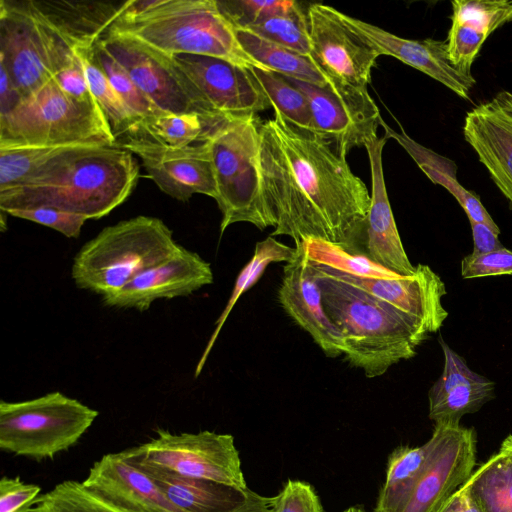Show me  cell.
Wrapping results in <instances>:
<instances>
[{
  "instance_id": "cell-1",
  "label": "cell",
  "mask_w": 512,
  "mask_h": 512,
  "mask_svg": "<svg viewBox=\"0 0 512 512\" xmlns=\"http://www.w3.org/2000/svg\"><path fill=\"white\" fill-rule=\"evenodd\" d=\"M261 190L270 236L314 238L361 253L371 195L346 157L274 111L260 122Z\"/></svg>"
},
{
  "instance_id": "cell-2",
  "label": "cell",
  "mask_w": 512,
  "mask_h": 512,
  "mask_svg": "<svg viewBox=\"0 0 512 512\" xmlns=\"http://www.w3.org/2000/svg\"><path fill=\"white\" fill-rule=\"evenodd\" d=\"M133 153L114 146H75L13 186L0 189V210L49 207L100 219L121 205L139 178Z\"/></svg>"
},
{
  "instance_id": "cell-3",
  "label": "cell",
  "mask_w": 512,
  "mask_h": 512,
  "mask_svg": "<svg viewBox=\"0 0 512 512\" xmlns=\"http://www.w3.org/2000/svg\"><path fill=\"white\" fill-rule=\"evenodd\" d=\"M314 266V265H313ZM324 309L343 337L345 361L367 378L413 358L432 330L344 278L314 266Z\"/></svg>"
},
{
  "instance_id": "cell-4",
  "label": "cell",
  "mask_w": 512,
  "mask_h": 512,
  "mask_svg": "<svg viewBox=\"0 0 512 512\" xmlns=\"http://www.w3.org/2000/svg\"><path fill=\"white\" fill-rule=\"evenodd\" d=\"M108 30L129 35L169 56H210L248 70L270 71L243 50L216 0H157L146 12L117 20Z\"/></svg>"
},
{
  "instance_id": "cell-5",
  "label": "cell",
  "mask_w": 512,
  "mask_h": 512,
  "mask_svg": "<svg viewBox=\"0 0 512 512\" xmlns=\"http://www.w3.org/2000/svg\"><path fill=\"white\" fill-rule=\"evenodd\" d=\"M180 247L161 219L136 216L105 227L85 243L74 257L72 279L77 287L105 297Z\"/></svg>"
},
{
  "instance_id": "cell-6",
  "label": "cell",
  "mask_w": 512,
  "mask_h": 512,
  "mask_svg": "<svg viewBox=\"0 0 512 512\" xmlns=\"http://www.w3.org/2000/svg\"><path fill=\"white\" fill-rule=\"evenodd\" d=\"M116 144L97 101L74 99L53 79L0 114V148Z\"/></svg>"
},
{
  "instance_id": "cell-7",
  "label": "cell",
  "mask_w": 512,
  "mask_h": 512,
  "mask_svg": "<svg viewBox=\"0 0 512 512\" xmlns=\"http://www.w3.org/2000/svg\"><path fill=\"white\" fill-rule=\"evenodd\" d=\"M260 120L257 116L222 118L210 125L202 140L211 151L217 184L216 202L222 213L220 235L231 224L269 226L259 167Z\"/></svg>"
},
{
  "instance_id": "cell-8",
  "label": "cell",
  "mask_w": 512,
  "mask_h": 512,
  "mask_svg": "<svg viewBox=\"0 0 512 512\" xmlns=\"http://www.w3.org/2000/svg\"><path fill=\"white\" fill-rule=\"evenodd\" d=\"M98 411L54 391L18 402H0V448L35 460L75 445L91 427Z\"/></svg>"
},
{
  "instance_id": "cell-9",
  "label": "cell",
  "mask_w": 512,
  "mask_h": 512,
  "mask_svg": "<svg viewBox=\"0 0 512 512\" xmlns=\"http://www.w3.org/2000/svg\"><path fill=\"white\" fill-rule=\"evenodd\" d=\"M75 59V48L33 12L28 0H0V64L22 98Z\"/></svg>"
},
{
  "instance_id": "cell-10",
  "label": "cell",
  "mask_w": 512,
  "mask_h": 512,
  "mask_svg": "<svg viewBox=\"0 0 512 512\" xmlns=\"http://www.w3.org/2000/svg\"><path fill=\"white\" fill-rule=\"evenodd\" d=\"M137 460L171 472L247 488L239 452L230 434L212 431L174 434L158 429L156 437L128 449Z\"/></svg>"
},
{
  "instance_id": "cell-11",
  "label": "cell",
  "mask_w": 512,
  "mask_h": 512,
  "mask_svg": "<svg viewBox=\"0 0 512 512\" xmlns=\"http://www.w3.org/2000/svg\"><path fill=\"white\" fill-rule=\"evenodd\" d=\"M307 18L311 41L309 58L326 77L329 87L336 92L368 91L371 72L380 53L331 6L310 4Z\"/></svg>"
},
{
  "instance_id": "cell-12",
  "label": "cell",
  "mask_w": 512,
  "mask_h": 512,
  "mask_svg": "<svg viewBox=\"0 0 512 512\" xmlns=\"http://www.w3.org/2000/svg\"><path fill=\"white\" fill-rule=\"evenodd\" d=\"M98 42L161 111L197 113L208 125L212 124L194 87L172 56L129 35L111 30H107Z\"/></svg>"
},
{
  "instance_id": "cell-13",
  "label": "cell",
  "mask_w": 512,
  "mask_h": 512,
  "mask_svg": "<svg viewBox=\"0 0 512 512\" xmlns=\"http://www.w3.org/2000/svg\"><path fill=\"white\" fill-rule=\"evenodd\" d=\"M432 449L407 497L396 512H436L471 476L476 465L474 428L437 422Z\"/></svg>"
},
{
  "instance_id": "cell-14",
  "label": "cell",
  "mask_w": 512,
  "mask_h": 512,
  "mask_svg": "<svg viewBox=\"0 0 512 512\" xmlns=\"http://www.w3.org/2000/svg\"><path fill=\"white\" fill-rule=\"evenodd\" d=\"M172 57L194 87L211 123L227 117L257 116L272 107L248 69L210 56Z\"/></svg>"
},
{
  "instance_id": "cell-15",
  "label": "cell",
  "mask_w": 512,
  "mask_h": 512,
  "mask_svg": "<svg viewBox=\"0 0 512 512\" xmlns=\"http://www.w3.org/2000/svg\"><path fill=\"white\" fill-rule=\"evenodd\" d=\"M117 144L136 154L148 176L165 194L187 202L194 194L217 199L210 147L205 140L181 148L163 146L142 136L125 135Z\"/></svg>"
},
{
  "instance_id": "cell-16",
  "label": "cell",
  "mask_w": 512,
  "mask_h": 512,
  "mask_svg": "<svg viewBox=\"0 0 512 512\" xmlns=\"http://www.w3.org/2000/svg\"><path fill=\"white\" fill-rule=\"evenodd\" d=\"M308 99L318 136L329 141L336 152L346 157L354 147L364 146L378 137L381 115L368 91H333L285 77Z\"/></svg>"
},
{
  "instance_id": "cell-17",
  "label": "cell",
  "mask_w": 512,
  "mask_h": 512,
  "mask_svg": "<svg viewBox=\"0 0 512 512\" xmlns=\"http://www.w3.org/2000/svg\"><path fill=\"white\" fill-rule=\"evenodd\" d=\"M213 280L210 263L181 246L173 256L141 272L122 289L102 299L107 306L145 311L158 299L190 295Z\"/></svg>"
},
{
  "instance_id": "cell-18",
  "label": "cell",
  "mask_w": 512,
  "mask_h": 512,
  "mask_svg": "<svg viewBox=\"0 0 512 512\" xmlns=\"http://www.w3.org/2000/svg\"><path fill=\"white\" fill-rule=\"evenodd\" d=\"M463 135L512 208V93L501 90L467 112Z\"/></svg>"
},
{
  "instance_id": "cell-19",
  "label": "cell",
  "mask_w": 512,
  "mask_h": 512,
  "mask_svg": "<svg viewBox=\"0 0 512 512\" xmlns=\"http://www.w3.org/2000/svg\"><path fill=\"white\" fill-rule=\"evenodd\" d=\"M296 247V257L284 265L278 301L327 357L341 356L344 351L343 337L324 309L315 268L302 247Z\"/></svg>"
},
{
  "instance_id": "cell-20",
  "label": "cell",
  "mask_w": 512,
  "mask_h": 512,
  "mask_svg": "<svg viewBox=\"0 0 512 512\" xmlns=\"http://www.w3.org/2000/svg\"><path fill=\"white\" fill-rule=\"evenodd\" d=\"M127 456L140 467L183 512H270L271 497L262 496L248 487L183 476Z\"/></svg>"
},
{
  "instance_id": "cell-21",
  "label": "cell",
  "mask_w": 512,
  "mask_h": 512,
  "mask_svg": "<svg viewBox=\"0 0 512 512\" xmlns=\"http://www.w3.org/2000/svg\"><path fill=\"white\" fill-rule=\"evenodd\" d=\"M341 17L381 56H392L442 83L459 97L469 99L470 90L476 81L472 75L463 74L453 66L448 56L446 41L431 38L406 39L342 12Z\"/></svg>"
},
{
  "instance_id": "cell-22",
  "label": "cell",
  "mask_w": 512,
  "mask_h": 512,
  "mask_svg": "<svg viewBox=\"0 0 512 512\" xmlns=\"http://www.w3.org/2000/svg\"><path fill=\"white\" fill-rule=\"evenodd\" d=\"M387 139L384 135L364 144L370 164L372 194L361 254L394 273L409 276L415 273L416 266L403 247L384 179L382 154Z\"/></svg>"
},
{
  "instance_id": "cell-23",
  "label": "cell",
  "mask_w": 512,
  "mask_h": 512,
  "mask_svg": "<svg viewBox=\"0 0 512 512\" xmlns=\"http://www.w3.org/2000/svg\"><path fill=\"white\" fill-rule=\"evenodd\" d=\"M82 483L130 512H183L125 451L102 456Z\"/></svg>"
},
{
  "instance_id": "cell-24",
  "label": "cell",
  "mask_w": 512,
  "mask_h": 512,
  "mask_svg": "<svg viewBox=\"0 0 512 512\" xmlns=\"http://www.w3.org/2000/svg\"><path fill=\"white\" fill-rule=\"evenodd\" d=\"M338 276L403 313L422 321L433 333L442 327L448 317V312L442 304V298L447 293L446 286L441 277L428 265H416L415 273L409 276L399 275L385 279Z\"/></svg>"
},
{
  "instance_id": "cell-25",
  "label": "cell",
  "mask_w": 512,
  "mask_h": 512,
  "mask_svg": "<svg viewBox=\"0 0 512 512\" xmlns=\"http://www.w3.org/2000/svg\"><path fill=\"white\" fill-rule=\"evenodd\" d=\"M439 343L444 353V368L428 393L429 418L435 423H460L462 416L477 412L495 397V383L471 370L441 336Z\"/></svg>"
},
{
  "instance_id": "cell-26",
  "label": "cell",
  "mask_w": 512,
  "mask_h": 512,
  "mask_svg": "<svg viewBox=\"0 0 512 512\" xmlns=\"http://www.w3.org/2000/svg\"><path fill=\"white\" fill-rule=\"evenodd\" d=\"M446 45L449 59L461 73L471 74L484 42L512 21V0H454Z\"/></svg>"
},
{
  "instance_id": "cell-27",
  "label": "cell",
  "mask_w": 512,
  "mask_h": 512,
  "mask_svg": "<svg viewBox=\"0 0 512 512\" xmlns=\"http://www.w3.org/2000/svg\"><path fill=\"white\" fill-rule=\"evenodd\" d=\"M128 2L28 0L33 12L74 48L93 47Z\"/></svg>"
},
{
  "instance_id": "cell-28",
  "label": "cell",
  "mask_w": 512,
  "mask_h": 512,
  "mask_svg": "<svg viewBox=\"0 0 512 512\" xmlns=\"http://www.w3.org/2000/svg\"><path fill=\"white\" fill-rule=\"evenodd\" d=\"M380 125L384 129L385 136L388 139L396 140L433 183L443 186L454 196L464 209L469 221L485 224L495 233H500L498 225L485 209L479 197L458 182L457 166L452 160L422 146L408 136L401 126V131L397 132L390 128L382 118Z\"/></svg>"
},
{
  "instance_id": "cell-29",
  "label": "cell",
  "mask_w": 512,
  "mask_h": 512,
  "mask_svg": "<svg viewBox=\"0 0 512 512\" xmlns=\"http://www.w3.org/2000/svg\"><path fill=\"white\" fill-rule=\"evenodd\" d=\"M235 34L243 50L267 70L313 85L329 87L328 80L309 57L279 46L247 29H235Z\"/></svg>"
},
{
  "instance_id": "cell-30",
  "label": "cell",
  "mask_w": 512,
  "mask_h": 512,
  "mask_svg": "<svg viewBox=\"0 0 512 512\" xmlns=\"http://www.w3.org/2000/svg\"><path fill=\"white\" fill-rule=\"evenodd\" d=\"M297 252L296 246L291 247L283 244L272 236H268L264 240L256 243L252 258L238 274L231 296L215 323V329L197 364L195 377L201 373L223 325L240 296L257 283L268 265L275 262L288 263L296 257Z\"/></svg>"
},
{
  "instance_id": "cell-31",
  "label": "cell",
  "mask_w": 512,
  "mask_h": 512,
  "mask_svg": "<svg viewBox=\"0 0 512 512\" xmlns=\"http://www.w3.org/2000/svg\"><path fill=\"white\" fill-rule=\"evenodd\" d=\"M482 512H512V457L499 450L462 485Z\"/></svg>"
},
{
  "instance_id": "cell-32",
  "label": "cell",
  "mask_w": 512,
  "mask_h": 512,
  "mask_svg": "<svg viewBox=\"0 0 512 512\" xmlns=\"http://www.w3.org/2000/svg\"><path fill=\"white\" fill-rule=\"evenodd\" d=\"M297 245L302 247L312 265L338 275L360 279H385L399 276L373 262L364 254L348 252L324 240L310 238Z\"/></svg>"
},
{
  "instance_id": "cell-33",
  "label": "cell",
  "mask_w": 512,
  "mask_h": 512,
  "mask_svg": "<svg viewBox=\"0 0 512 512\" xmlns=\"http://www.w3.org/2000/svg\"><path fill=\"white\" fill-rule=\"evenodd\" d=\"M208 127L197 113L163 112L140 119L122 136H142L163 146L181 148L201 141Z\"/></svg>"
},
{
  "instance_id": "cell-34",
  "label": "cell",
  "mask_w": 512,
  "mask_h": 512,
  "mask_svg": "<svg viewBox=\"0 0 512 512\" xmlns=\"http://www.w3.org/2000/svg\"><path fill=\"white\" fill-rule=\"evenodd\" d=\"M268 97L272 108L298 130L317 135L307 97L287 79L273 71L249 70Z\"/></svg>"
},
{
  "instance_id": "cell-35",
  "label": "cell",
  "mask_w": 512,
  "mask_h": 512,
  "mask_svg": "<svg viewBox=\"0 0 512 512\" xmlns=\"http://www.w3.org/2000/svg\"><path fill=\"white\" fill-rule=\"evenodd\" d=\"M93 47L75 48V52L83 65L89 89L102 109L117 140L127 133L139 119L128 108L106 74L96 64Z\"/></svg>"
},
{
  "instance_id": "cell-36",
  "label": "cell",
  "mask_w": 512,
  "mask_h": 512,
  "mask_svg": "<svg viewBox=\"0 0 512 512\" xmlns=\"http://www.w3.org/2000/svg\"><path fill=\"white\" fill-rule=\"evenodd\" d=\"M31 512H130L76 480H65L41 495Z\"/></svg>"
},
{
  "instance_id": "cell-37",
  "label": "cell",
  "mask_w": 512,
  "mask_h": 512,
  "mask_svg": "<svg viewBox=\"0 0 512 512\" xmlns=\"http://www.w3.org/2000/svg\"><path fill=\"white\" fill-rule=\"evenodd\" d=\"M247 30L279 46L310 56L307 10L305 12L300 3L289 11L274 14L257 22Z\"/></svg>"
},
{
  "instance_id": "cell-38",
  "label": "cell",
  "mask_w": 512,
  "mask_h": 512,
  "mask_svg": "<svg viewBox=\"0 0 512 512\" xmlns=\"http://www.w3.org/2000/svg\"><path fill=\"white\" fill-rule=\"evenodd\" d=\"M93 55L96 64L106 74L115 91L139 120L163 113L98 41L93 47Z\"/></svg>"
},
{
  "instance_id": "cell-39",
  "label": "cell",
  "mask_w": 512,
  "mask_h": 512,
  "mask_svg": "<svg viewBox=\"0 0 512 512\" xmlns=\"http://www.w3.org/2000/svg\"><path fill=\"white\" fill-rule=\"evenodd\" d=\"M218 9L234 29H248L257 22L299 5L294 0H216Z\"/></svg>"
},
{
  "instance_id": "cell-40",
  "label": "cell",
  "mask_w": 512,
  "mask_h": 512,
  "mask_svg": "<svg viewBox=\"0 0 512 512\" xmlns=\"http://www.w3.org/2000/svg\"><path fill=\"white\" fill-rule=\"evenodd\" d=\"M270 512H324V509L310 483L289 479L281 491L271 497Z\"/></svg>"
},
{
  "instance_id": "cell-41",
  "label": "cell",
  "mask_w": 512,
  "mask_h": 512,
  "mask_svg": "<svg viewBox=\"0 0 512 512\" xmlns=\"http://www.w3.org/2000/svg\"><path fill=\"white\" fill-rule=\"evenodd\" d=\"M6 213L7 215L29 220L54 229L68 238H77L81 233L84 223L88 220L82 215L49 207L16 209L7 211Z\"/></svg>"
},
{
  "instance_id": "cell-42",
  "label": "cell",
  "mask_w": 512,
  "mask_h": 512,
  "mask_svg": "<svg viewBox=\"0 0 512 512\" xmlns=\"http://www.w3.org/2000/svg\"><path fill=\"white\" fill-rule=\"evenodd\" d=\"M512 274V251L505 247L483 254L471 253L461 261L464 279Z\"/></svg>"
},
{
  "instance_id": "cell-43",
  "label": "cell",
  "mask_w": 512,
  "mask_h": 512,
  "mask_svg": "<svg viewBox=\"0 0 512 512\" xmlns=\"http://www.w3.org/2000/svg\"><path fill=\"white\" fill-rule=\"evenodd\" d=\"M40 486L25 483L20 477H2L0 480V512H31L36 504Z\"/></svg>"
},
{
  "instance_id": "cell-44",
  "label": "cell",
  "mask_w": 512,
  "mask_h": 512,
  "mask_svg": "<svg viewBox=\"0 0 512 512\" xmlns=\"http://www.w3.org/2000/svg\"><path fill=\"white\" fill-rule=\"evenodd\" d=\"M53 80L64 93L74 99L96 100L89 89L83 65L77 54L74 62L57 73Z\"/></svg>"
},
{
  "instance_id": "cell-45",
  "label": "cell",
  "mask_w": 512,
  "mask_h": 512,
  "mask_svg": "<svg viewBox=\"0 0 512 512\" xmlns=\"http://www.w3.org/2000/svg\"><path fill=\"white\" fill-rule=\"evenodd\" d=\"M470 225L474 244L472 253L483 254L504 247L498 239L499 234L495 233L487 225L473 221H470Z\"/></svg>"
},
{
  "instance_id": "cell-46",
  "label": "cell",
  "mask_w": 512,
  "mask_h": 512,
  "mask_svg": "<svg viewBox=\"0 0 512 512\" xmlns=\"http://www.w3.org/2000/svg\"><path fill=\"white\" fill-rule=\"evenodd\" d=\"M436 512H482V510L471 494L461 486Z\"/></svg>"
},
{
  "instance_id": "cell-47",
  "label": "cell",
  "mask_w": 512,
  "mask_h": 512,
  "mask_svg": "<svg viewBox=\"0 0 512 512\" xmlns=\"http://www.w3.org/2000/svg\"><path fill=\"white\" fill-rule=\"evenodd\" d=\"M21 99L22 95L13 83L7 69L0 64V114L11 110Z\"/></svg>"
},
{
  "instance_id": "cell-48",
  "label": "cell",
  "mask_w": 512,
  "mask_h": 512,
  "mask_svg": "<svg viewBox=\"0 0 512 512\" xmlns=\"http://www.w3.org/2000/svg\"><path fill=\"white\" fill-rule=\"evenodd\" d=\"M501 451L508 454L512 457V434L508 435L501 443L500 449Z\"/></svg>"
},
{
  "instance_id": "cell-49",
  "label": "cell",
  "mask_w": 512,
  "mask_h": 512,
  "mask_svg": "<svg viewBox=\"0 0 512 512\" xmlns=\"http://www.w3.org/2000/svg\"><path fill=\"white\" fill-rule=\"evenodd\" d=\"M343 512H366V511L360 507L352 506V507H349L348 509L344 510Z\"/></svg>"
}]
</instances>
